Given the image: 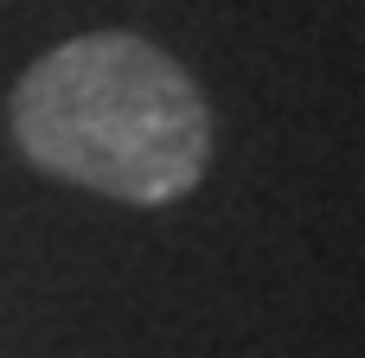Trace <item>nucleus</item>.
Returning a JSON list of instances; mask_svg holds the SVG:
<instances>
[{"label":"nucleus","instance_id":"obj_1","mask_svg":"<svg viewBox=\"0 0 365 358\" xmlns=\"http://www.w3.org/2000/svg\"><path fill=\"white\" fill-rule=\"evenodd\" d=\"M19 154L122 205H173L212 167V109L192 70L141 32H77L26 64L6 102Z\"/></svg>","mask_w":365,"mask_h":358}]
</instances>
